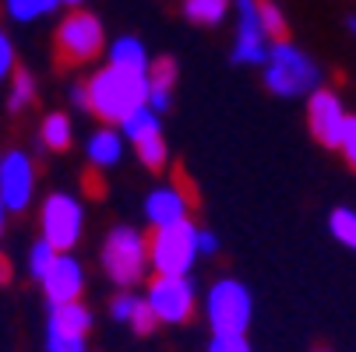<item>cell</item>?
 I'll return each instance as SVG.
<instances>
[{
    "label": "cell",
    "mask_w": 356,
    "mask_h": 352,
    "mask_svg": "<svg viewBox=\"0 0 356 352\" xmlns=\"http://www.w3.org/2000/svg\"><path fill=\"white\" fill-rule=\"evenodd\" d=\"M134 335H152L159 328V321H156V314H152V307L145 303V296H141V303H138V310H134V317H131V324H127Z\"/></svg>",
    "instance_id": "obj_28"
},
{
    "label": "cell",
    "mask_w": 356,
    "mask_h": 352,
    "mask_svg": "<svg viewBox=\"0 0 356 352\" xmlns=\"http://www.w3.org/2000/svg\"><path fill=\"white\" fill-rule=\"evenodd\" d=\"M346 28H349V32H353V39H356V15H349V18H346Z\"/></svg>",
    "instance_id": "obj_36"
},
{
    "label": "cell",
    "mask_w": 356,
    "mask_h": 352,
    "mask_svg": "<svg viewBox=\"0 0 356 352\" xmlns=\"http://www.w3.org/2000/svg\"><path fill=\"white\" fill-rule=\"evenodd\" d=\"M85 229V205L67 194V190H54L46 194L42 208H39V236L57 250V254H71L81 240Z\"/></svg>",
    "instance_id": "obj_6"
},
{
    "label": "cell",
    "mask_w": 356,
    "mask_h": 352,
    "mask_svg": "<svg viewBox=\"0 0 356 352\" xmlns=\"http://www.w3.org/2000/svg\"><path fill=\"white\" fill-rule=\"evenodd\" d=\"M92 117H99L106 127H120L127 117H134L141 106H148V74L120 71V67H99L88 81Z\"/></svg>",
    "instance_id": "obj_1"
},
{
    "label": "cell",
    "mask_w": 356,
    "mask_h": 352,
    "mask_svg": "<svg viewBox=\"0 0 356 352\" xmlns=\"http://www.w3.org/2000/svg\"><path fill=\"white\" fill-rule=\"evenodd\" d=\"M233 8V0H184V18L194 22V25H205V28H216L226 22Z\"/></svg>",
    "instance_id": "obj_20"
},
{
    "label": "cell",
    "mask_w": 356,
    "mask_h": 352,
    "mask_svg": "<svg viewBox=\"0 0 356 352\" xmlns=\"http://www.w3.org/2000/svg\"><path fill=\"white\" fill-rule=\"evenodd\" d=\"M0 176H4V156H0Z\"/></svg>",
    "instance_id": "obj_38"
},
{
    "label": "cell",
    "mask_w": 356,
    "mask_h": 352,
    "mask_svg": "<svg viewBox=\"0 0 356 352\" xmlns=\"http://www.w3.org/2000/svg\"><path fill=\"white\" fill-rule=\"evenodd\" d=\"M145 303L152 307L159 324H187L194 317L197 307V289L187 278H170V275H156L145 289Z\"/></svg>",
    "instance_id": "obj_9"
},
{
    "label": "cell",
    "mask_w": 356,
    "mask_h": 352,
    "mask_svg": "<svg viewBox=\"0 0 356 352\" xmlns=\"http://www.w3.org/2000/svg\"><path fill=\"white\" fill-rule=\"evenodd\" d=\"M54 261H57V250L39 236V240L29 246V254H25V275H29V278H35V282H42Z\"/></svg>",
    "instance_id": "obj_25"
},
{
    "label": "cell",
    "mask_w": 356,
    "mask_h": 352,
    "mask_svg": "<svg viewBox=\"0 0 356 352\" xmlns=\"http://www.w3.org/2000/svg\"><path fill=\"white\" fill-rule=\"evenodd\" d=\"M339 152H342V159L356 169V117H349V124H346V131H342V144H339Z\"/></svg>",
    "instance_id": "obj_33"
},
{
    "label": "cell",
    "mask_w": 356,
    "mask_h": 352,
    "mask_svg": "<svg viewBox=\"0 0 356 352\" xmlns=\"http://www.w3.org/2000/svg\"><path fill=\"white\" fill-rule=\"evenodd\" d=\"M205 321L212 335H247L254 321V299L240 278H219L205 292Z\"/></svg>",
    "instance_id": "obj_4"
},
{
    "label": "cell",
    "mask_w": 356,
    "mask_h": 352,
    "mask_svg": "<svg viewBox=\"0 0 356 352\" xmlns=\"http://www.w3.org/2000/svg\"><path fill=\"white\" fill-rule=\"evenodd\" d=\"M138 303H141V296H138V292H131V289H120V292L110 299V317H113L117 324H131V317H134Z\"/></svg>",
    "instance_id": "obj_27"
},
{
    "label": "cell",
    "mask_w": 356,
    "mask_h": 352,
    "mask_svg": "<svg viewBox=\"0 0 356 352\" xmlns=\"http://www.w3.org/2000/svg\"><path fill=\"white\" fill-rule=\"evenodd\" d=\"M32 194H35V162L29 152L22 148H11L4 156V176H0V201L11 215L29 212L32 205Z\"/></svg>",
    "instance_id": "obj_10"
},
{
    "label": "cell",
    "mask_w": 356,
    "mask_h": 352,
    "mask_svg": "<svg viewBox=\"0 0 356 352\" xmlns=\"http://www.w3.org/2000/svg\"><path fill=\"white\" fill-rule=\"evenodd\" d=\"M35 103V78L25 67H15L11 81H8V113H25Z\"/></svg>",
    "instance_id": "obj_21"
},
{
    "label": "cell",
    "mask_w": 356,
    "mask_h": 352,
    "mask_svg": "<svg viewBox=\"0 0 356 352\" xmlns=\"http://www.w3.org/2000/svg\"><path fill=\"white\" fill-rule=\"evenodd\" d=\"M148 258H152V271L156 275L187 278L191 268L201 258L197 254V226L194 222H180V226H170V229H152Z\"/></svg>",
    "instance_id": "obj_5"
},
{
    "label": "cell",
    "mask_w": 356,
    "mask_h": 352,
    "mask_svg": "<svg viewBox=\"0 0 356 352\" xmlns=\"http://www.w3.org/2000/svg\"><path fill=\"white\" fill-rule=\"evenodd\" d=\"M219 250H222V240H219L212 229L197 226V254H201V258H216Z\"/></svg>",
    "instance_id": "obj_32"
},
{
    "label": "cell",
    "mask_w": 356,
    "mask_h": 352,
    "mask_svg": "<svg viewBox=\"0 0 356 352\" xmlns=\"http://www.w3.org/2000/svg\"><path fill=\"white\" fill-rule=\"evenodd\" d=\"M8 215H11V212L4 208V201H0V233H4V222H8Z\"/></svg>",
    "instance_id": "obj_35"
},
{
    "label": "cell",
    "mask_w": 356,
    "mask_h": 352,
    "mask_svg": "<svg viewBox=\"0 0 356 352\" xmlns=\"http://www.w3.org/2000/svg\"><path fill=\"white\" fill-rule=\"evenodd\" d=\"M173 88H177V60L156 57L148 67V110L152 113H170L173 106Z\"/></svg>",
    "instance_id": "obj_14"
},
{
    "label": "cell",
    "mask_w": 356,
    "mask_h": 352,
    "mask_svg": "<svg viewBox=\"0 0 356 352\" xmlns=\"http://www.w3.org/2000/svg\"><path fill=\"white\" fill-rule=\"evenodd\" d=\"M346 124H349V113H346V106H342L339 92L318 88V92L307 99V127H311V134H314L325 148H339V144H342Z\"/></svg>",
    "instance_id": "obj_11"
},
{
    "label": "cell",
    "mask_w": 356,
    "mask_h": 352,
    "mask_svg": "<svg viewBox=\"0 0 356 352\" xmlns=\"http://www.w3.org/2000/svg\"><path fill=\"white\" fill-rule=\"evenodd\" d=\"M15 46H11V39L0 32V81H11V74H15Z\"/></svg>",
    "instance_id": "obj_31"
},
{
    "label": "cell",
    "mask_w": 356,
    "mask_h": 352,
    "mask_svg": "<svg viewBox=\"0 0 356 352\" xmlns=\"http://www.w3.org/2000/svg\"><path fill=\"white\" fill-rule=\"evenodd\" d=\"M233 11H236V35H233L229 60L236 67H265L272 39L261 25L258 0H233Z\"/></svg>",
    "instance_id": "obj_8"
},
{
    "label": "cell",
    "mask_w": 356,
    "mask_h": 352,
    "mask_svg": "<svg viewBox=\"0 0 356 352\" xmlns=\"http://www.w3.org/2000/svg\"><path fill=\"white\" fill-rule=\"evenodd\" d=\"M67 95H71V106H74V110L92 113V99H88V85H85V81H74V85L67 88Z\"/></svg>",
    "instance_id": "obj_34"
},
{
    "label": "cell",
    "mask_w": 356,
    "mask_h": 352,
    "mask_svg": "<svg viewBox=\"0 0 356 352\" xmlns=\"http://www.w3.org/2000/svg\"><path fill=\"white\" fill-rule=\"evenodd\" d=\"M258 11H261V25H265L268 39H272V42L286 39V15L279 11L275 0H258Z\"/></svg>",
    "instance_id": "obj_26"
},
{
    "label": "cell",
    "mask_w": 356,
    "mask_h": 352,
    "mask_svg": "<svg viewBox=\"0 0 356 352\" xmlns=\"http://www.w3.org/2000/svg\"><path fill=\"white\" fill-rule=\"evenodd\" d=\"M95 317L92 310L74 299V303H60V307H49V321H46V335H71V338H88Z\"/></svg>",
    "instance_id": "obj_16"
},
{
    "label": "cell",
    "mask_w": 356,
    "mask_h": 352,
    "mask_svg": "<svg viewBox=\"0 0 356 352\" xmlns=\"http://www.w3.org/2000/svg\"><path fill=\"white\" fill-rule=\"evenodd\" d=\"M328 233L335 236V243H342V246H349V250H356V208H332V215H328Z\"/></svg>",
    "instance_id": "obj_24"
},
{
    "label": "cell",
    "mask_w": 356,
    "mask_h": 352,
    "mask_svg": "<svg viewBox=\"0 0 356 352\" xmlns=\"http://www.w3.org/2000/svg\"><path fill=\"white\" fill-rule=\"evenodd\" d=\"M134 156H138V162H141L148 173H163V169H166V162H170L166 137L159 134V137H148V141L134 144Z\"/></svg>",
    "instance_id": "obj_23"
},
{
    "label": "cell",
    "mask_w": 356,
    "mask_h": 352,
    "mask_svg": "<svg viewBox=\"0 0 356 352\" xmlns=\"http://www.w3.org/2000/svg\"><path fill=\"white\" fill-rule=\"evenodd\" d=\"M39 285H42V296H46L49 307L74 303V299H81V292H85V268H81L78 258L57 254V261L49 265V271Z\"/></svg>",
    "instance_id": "obj_13"
},
{
    "label": "cell",
    "mask_w": 356,
    "mask_h": 352,
    "mask_svg": "<svg viewBox=\"0 0 356 352\" xmlns=\"http://www.w3.org/2000/svg\"><path fill=\"white\" fill-rule=\"evenodd\" d=\"M99 53H106V28L92 11L74 8L57 25V57L64 64H88Z\"/></svg>",
    "instance_id": "obj_7"
},
{
    "label": "cell",
    "mask_w": 356,
    "mask_h": 352,
    "mask_svg": "<svg viewBox=\"0 0 356 352\" xmlns=\"http://www.w3.org/2000/svg\"><path fill=\"white\" fill-rule=\"evenodd\" d=\"M106 64L110 67H120V71H138V74H148L152 67V57L138 35H117L113 42H106Z\"/></svg>",
    "instance_id": "obj_17"
},
{
    "label": "cell",
    "mask_w": 356,
    "mask_h": 352,
    "mask_svg": "<svg viewBox=\"0 0 356 352\" xmlns=\"http://www.w3.org/2000/svg\"><path fill=\"white\" fill-rule=\"evenodd\" d=\"M46 352H88V342L71 335H46Z\"/></svg>",
    "instance_id": "obj_30"
},
{
    "label": "cell",
    "mask_w": 356,
    "mask_h": 352,
    "mask_svg": "<svg viewBox=\"0 0 356 352\" xmlns=\"http://www.w3.org/2000/svg\"><path fill=\"white\" fill-rule=\"evenodd\" d=\"M57 8H60V0H4L8 18L18 22V25H32L46 15H54Z\"/></svg>",
    "instance_id": "obj_22"
},
{
    "label": "cell",
    "mask_w": 356,
    "mask_h": 352,
    "mask_svg": "<svg viewBox=\"0 0 356 352\" xmlns=\"http://www.w3.org/2000/svg\"><path fill=\"white\" fill-rule=\"evenodd\" d=\"M74 141V124L67 113H46L39 124V144L49 152H67Z\"/></svg>",
    "instance_id": "obj_18"
},
{
    "label": "cell",
    "mask_w": 356,
    "mask_h": 352,
    "mask_svg": "<svg viewBox=\"0 0 356 352\" xmlns=\"http://www.w3.org/2000/svg\"><path fill=\"white\" fill-rule=\"evenodd\" d=\"M261 78H265V88L279 99H311L318 88H325V71L318 67V60L311 53H303L289 39L272 42Z\"/></svg>",
    "instance_id": "obj_2"
},
{
    "label": "cell",
    "mask_w": 356,
    "mask_h": 352,
    "mask_svg": "<svg viewBox=\"0 0 356 352\" xmlns=\"http://www.w3.org/2000/svg\"><path fill=\"white\" fill-rule=\"evenodd\" d=\"M124 134L120 127H99L85 137V159L95 166V169H113L120 159H124Z\"/></svg>",
    "instance_id": "obj_15"
},
{
    "label": "cell",
    "mask_w": 356,
    "mask_h": 352,
    "mask_svg": "<svg viewBox=\"0 0 356 352\" xmlns=\"http://www.w3.org/2000/svg\"><path fill=\"white\" fill-rule=\"evenodd\" d=\"M145 222L152 229H170L180 222H191V197L177 187V183H163V187H152L145 194Z\"/></svg>",
    "instance_id": "obj_12"
},
{
    "label": "cell",
    "mask_w": 356,
    "mask_h": 352,
    "mask_svg": "<svg viewBox=\"0 0 356 352\" xmlns=\"http://www.w3.org/2000/svg\"><path fill=\"white\" fill-rule=\"evenodd\" d=\"M60 4H67V8H71V11H74V8H78V4H85V0H60Z\"/></svg>",
    "instance_id": "obj_37"
},
{
    "label": "cell",
    "mask_w": 356,
    "mask_h": 352,
    "mask_svg": "<svg viewBox=\"0 0 356 352\" xmlns=\"http://www.w3.org/2000/svg\"><path fill=\"white\" fill-rule=\"evenodd\" d=\"M120 134H124V141L134 148V144H141V141H148V137H159V134H163V117L152 113L148 106H141L134 117H127V120L120 124Z\"/></svg>",
    "instance_id": "obj_19"
},
{
    "label": "cell",
    "mask_w": 356,
    "mask_h": 352,
    "mask_svg": "<svg viewBox=\"0 0 356 352\" xmlns=\"http://www.w3.org/2000/svg\"><path fill=\"white\" fill-rule=\"evenodd\" d=\"M314 352H332V349H314Z\"/></svg>",
    "instance_id": "obj_39"
},
{
    "label": "cell",
    "mask_w": 356,
    "mask_h": 352,
    "mask_svg": "<svg viewBox=\"0 0 356 352\" xmlns=\"http://www.w3.org/2000/svg\"><path fill=\"white\" fill-rule=\"evenodd\" d=\"M99 265H103V271L113 285H120V289L138 285L152 271L148 236L134 226H113L103 240V250H99Z\"/></svg>",
    "instance_id": "obj_3"
},
{
    "label": "cell",
    "mask_w": 356,
    "mask_h": 352,
    "mask_svg": "<svg viewBox=\"0 0 356 352\" xmlns=\"http://www.w3.org/2000/svg\"><path fill=\"white\" fill-rule=\"evenodd\" d=\"M209 352H254L247 335H212Z\"/></svg>",
    "instance_id": "obj_29"
}]
</instances>
